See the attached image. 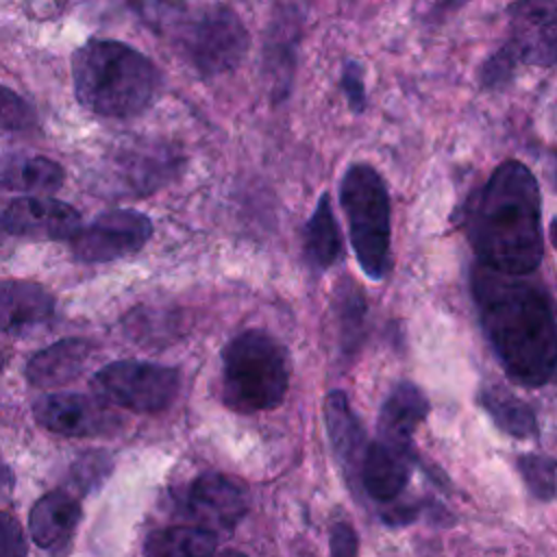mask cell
Instances as JSON below:
<instances>
[{
    "label": "cell",
    "mask_w": 557,
    "mask_h": 557,
    "mask_svg": "<svg viewBox=\"0 0 557 557\" xmlns=\"http://www.w3.org/2000/svg\"><path fill=\"white\" fill-rule=\"evenodd\" d=\"M479 315L500 366L516 383L542 387L557 363V329L548 292L522 276L479 268L472 274Z\"/></svg>",
    "instance_id": "cell-1"
},
{
    "label": "cell",
    "mask_w": 557,
    "mask_h": 557,
    "mask_svg": "<svg viewBox=\"0 0 557 557\" xmlns=\"http://www.w3.org/2000/svg\"><path fill=\"white\" fill-rule=\"evenodd\" d=\"M468 231L483 268L522 276L544 257L542 194L533 172L507 159L470 200Z\"/></svg>",
    "instance_id": "cell-2"
},
{
    "label": "cell",
    "mask_w": 557,
    "mask_h": 557,
    "mask_svg": "<svg viewBox=\"0 0 557 557\" xmlns=\"http://www.w3.org/2000/svg\"><path fill=\"white\" fill-rule=\"evenodd\" d=\"M76 100L102 117H135L161 89L157 65L137 48L115 39H89L72 54Z\"/></svg>",
    "instance_id": "cell-3"
},
{
    "label": "cell",
    "mask_w": 557,
    "mask_h": 557,
    "mask_svg": "<svg viewBox=\"0 0 557 557\" xmlns=\"http://www.w3.org/2000/svg\"><path fill=\"white\" fill-rule=\"evenodd\" d=\"M289 385L285 348L263 331L235 335L222 352L224 403L239 413L276 407Z\"/></svg>",
    "instance_id": "cell-4"
},
{
    "label": "cell",
    "mask_w": 557,
    "mask_h": 557,
    "mask_svg": "<svg viewBox=\"0 0 557 557\" xmlns=\"http://www.w3.org/2000/svg\"><path fill=\"white\" fill-rule=\"evenodd\" d=\"M355 259L363 274L381 281L389 268V194L370 163H350L339 183Z\"/></svg>",
    "instance_id": "cell-5"
},
{
    "label": "cell",
    "mask_w": 557,
    "mask_h": 557,
    "mask_svg": "<svg viewBox=\"0 0 557 557\" xmlns=\"http://www.w3.org/2000/svg\"><path fill=\"white\" fill-rule=\"evenodd\" d=\"M176 44L187 63L213 78L233 72L250 48V35L242 17L226 4H207L178 26Z\"/></svg>",
    "instance_id": "cell-6"
},
{
    "label": "cell",
    "mask_w": 557,
    "mask_h": 557,
    "mask_svg": "<svg viewBox=\"0 0 557 557\" xmlns=\"http://www.w3.org/2000/svg\"><path fill=\"white\" fill-rule=\"evenodd\" d=\"M94 389L100 398L139 413L168 409L181 387L174 368L148 361H113L94 374Z\"/></svg>",
    "instance_id": "cell-7"
},
{
    "label": "cell",
    "mask_w": 557,
    "mask_h": 557,
    "mask_svg": "<svg viewBox=\"0 0 557 557\" xmlns=\"http://www.w3.org/2000/svg\"><path fill=\"white\" fill-rule=\"evenodd\" d=\"M152 235V222L135 209H113L100 213L70 239L72 252L85 263H107L128 257L146 246Z\"/></svg>",
    "instance_id": "cell-8"
},
{
    "label": "cell",
    "mask_w": 557,
    "mask_h": 557,
    "mask_svg": "<svg viewBox=\"0 0 557 557\" xmlns=\"http://www.w3.org/2000/svg\"><path fill=\"white\" fill-rule=\"evenodd\" d=\"M35 420L65 437H96L111 433L120 422L104 403L85 394H46L33 405Z\"/></svg>",
    "instance_id": "cell-9"
},
{
    "label": "cell",
    "mask_w": 557,
    "mask_h": 557,
    "mask_svg": "<svg viewBox=\"0 0 557 557\" xmlns=\"http://www.w3.org/2000/svg\"><path fill=\"white\" fill-rule=\"evenodd\" d=\"M0 224L7 233L28 239L61 242L72 239L81 228V213L57 198L22 196L9 202Z\"/></svg>",
    "instance_id": "cell-10"
},
{
    "label": "cell",
    "mask_w": 557,
    "mask_h": 557,
    "mask_svg": "<svg viewBox=\"0 0 557 557\" xmlns=\"http://www.w3.org/2000/svg\"><path fill=\"white\" fill-rule=\"evenodd\" d=\"M185 509L198 527L211 531H228L244 518L248 498L244 485L233 476L207 472L189 485Z\"/></svg>",
    "instance_id": "cell-11"
},
{
    "label": "cell",
    "mask_w": 557,
    "mask_h": 557,
    "mask_svg": "<svg viewBox=\"0 0 557 557\" xmlns=\"http://www.w3.org/2000/svg\"><path fill=\"white\" fill-rule=\"evenodd\" d=\"M413 453L409 444L376 437L361 455L363 490L374 500H394L409 483Z\"/></svg>",
    "instance_id": "cell-12"
},
{
    "label": "cell",
    "mask_w": 557,
    "mask_h": 557,
    "mask_svg": "<svg viewBox=\"0 0 557 557\" xmlns=\"http://www.w3.org/2000/svg\"><path fill=\"white\" fill-rule=\"evenodd\" d=\"M81 522V503L67 492L54 490L44 494L30 509L28 531L33 542L44 550H61L74 537Z\"/></svg>",
    "instance_id": "cell-13"
},
{
    "label": "cell",
    "mask_w": 557,
    "mask_h": 557,
    "mask_svg": "<svg viewBox=\"0 0 557 557\" xmlns=\"http://www.w3.org/2000/svg\"><path fill=\"white\" fill-rule=\"evenodd\" d=\"M91 344L78 337H67L35 352L24 368V374L33 387L54 389L74 381L87 366Z\"/></svg>",
    "instance_id": "cell-14"
},
{
    "label": "cell",
    "mask_w": 557,
    "mask_h": 557,
    "mask_svg": "<svg viewBox=\"0 0 557 557\" xmlns=\"http://www.w3.org/2000/svg\"><path fill=\"white\" fill-rule=\"evenodd\" d=\"M54 313V296L39 283L0 281V331H24L44 324Z\"/></svg>",
    "instance_id": "cell-15"
},
{
    "label": "cell",
    "mask_w": 557,
    "mask_h": 557,
    "mask_svg": "<svg viewBox=\"0 0 557 557\" xmlns=\"http://www.w3.org/2000/svg\"><path fill=\"white\" fill-rule=\"evenodd\" d=\"M429 413V400L413 383H398L385 398L379 416V437L409 444Z\"/></svg>",
    "instance_id": "cell-16"
},
{
    "label": "cell",
    "mask_w": 557,
    "mask_h": 557,
    "mask_svg": "<svg viewBox=\"0 0 557 557\" xmlns=\"http://www.w3.org/2000/svg\"><path fill=\"white\" fill-rule=\"evenodd\" d=\"M178 154L170 146L148 144L126 152L120 159V170H124L126 185L135 194H146L172 178L176 170Z\"/></svg>",
    "instance_id": "cell-17"
},
{
    "label": "cell",
    "mask_w": 557,
    "mask_h": 557,
    "mask_svg": "<svg viewBox=\"0 0 557 557\" xmlns=\"http://www.w3.org/2000/svg\"><path fill=\"white\" fill-rule=\"evenodd\" d=\"M324 418L331 446L342 463L355 470L359 455H363V431L359 420L355 418L350 403L342 389L329 392L324 400Z\"/></svg>",
    "instance_id": "cell-18"
},
{
    "label": "cell",
    "mask_w": 557,
    "mask_h": 557,
    "mask_svg": "<svg viewBox=\"0 0 557 557\" xmlns=\"http://www.w3.org/2000/svg\"><path fill=\"white\" fill-rule=\"evenodd\" d=\"M65 181L63 168L41 154L7 157L0 161V185L17 191L52 194Z\"/></svg>",
    "instance_id": "cell-19"
},
{
    "label": "cell",
    "mask_w": 557,
    "mask_h": 557,
    "mask_svg": "<svg viewBox=\"0 0 557 557\" xmlns=\"http://www.w3.org/2000/svg\"><path fill=\"white\" fill-rule=\"evenodd\" d=\"M218 535L198 524L165 527L152 531L144 544V557H213Z\"/></svg>",
    "instance_id": "cell-20"
},
{
    "label": "cell",
    "mask_w": 557,
    "mask_h": 557,
    "mask_svg": "<svg viewBox=\"0 0 557 557\" xmlns=\"http://www.w3.org/2000/svg\"><path fill=\"white\" fill-rule=\"evenodd\" d=\"M479 403L492 422L507 435L518 440L537 435V420L531 407L503 385H485L479 392Z\"/></svg>",
    "instance_id": "cell-21"
},
{
    "label": "cell",
    "mask_w": 557,
    "mask_h": 557,
    "mask_svg": "<svg viewBox=\"0 0 557 557\" xmlns=\"http://www.w3.org/2000/svg\"><path fill=\"white\" fill-rule=\"evenodd\" d=\"M305 252L311 265L324 270L342 257V233L331 207L329 194H322L307 226H305Z\"/></svg>",
    "instance_id": "cell-22"
},
{
    "label": "cell",
    "mask_w": 557,
    "mask_h": 557,
    "mask_svg": "<svg viewBox=\"0 0 557 557\" xmlns=\"http://www.w3.org/2000/svg\"><path fill=\"white\" fill-rule=\"evenodd\" d=\"M518 470L540 500H553L555 496V461L546 455H522L518 457Z\"/></svg>",
    "instance_id": "cell-23"
},
{
    "label": "cell",
    "mask_w": 557,
    "mask_h": 557,
    "mask_svg": "<svg viewBox=\"0 0 557 557\" xmlns=\"http://www.w3.org/2000/svg\"><path fill=\"white\" fill-rule=\"evenodd\" d=\"M337 309H339V322H342V337H344V344H348L350 348L361 337L363 315H366V300L352 283L342 285L337 296Z\"/></svg>",
    "instance_id": "cell-24"
},
{
    "label": "cell",
    "mask_w": 557,
    "mask_h": 557,
    "mask_svg": "<svg viewBox=\"0 0 557 557\" xmlns=\"http://www.w3.org/2000/svg\"><path fill=\"white\" fill-rule=\"evenodd\" d=\"M37 122L35 109L17 96L13 89L0 83V128L4 131H26Z\"/></svg>",
    "instance_id": "cell-25"
},
{
    "label": "cell",
    "mask_w": 557,
    "mask_h": 557,
    "mask_svg": "<svg viewBox=\"0 0 557 557\" xmlns=\"http://www.w3.org/2000/svg\"><path fill=\"white\" fill-rule=\"evenodd\" d=\"M342 91L346 96L348 107L355 113H361L366 109V81H363V67L357 61H346L342 70Z\"/></svg>",
    "instance_id": "cell-26"
},
{
    "label": "cell",
    "mask_w": 557,
    "mask_h": 557,
    "mask_svg": "<svg viewBox=\"0 0 557 557\" xmlns=\"http://www.w3.org/2000/svg\"><path fill=\"white\" fill-rule=\"evenodd\" d=\"M26 537L22 524L7 511H0V557H26Z\"/></svg>",
    "instance_id": "cell-27"
},
{
    "label": "cell",
    "mask_w": 557,
    "mask_h": 557,
    "mask_svg": "<svg viewBox=\"0 0 557 557\" xmlns=\"http://www.w3.org/2000/svg\"><path fill=\"white\" fill-rule=\"evenodd\" d=\"M331 557H357V535L350 524H335L331 529Z\"/></svg>",
    "instance_id": "cell-28"
},
{
    "label": "cell",
    "mask_w": 557,
    "mask_h": 557,
    "mask_svg": "<svg viewBox=\"0 0 557 557\" xmlns=\"http://www.w3.org/2000/svg\"><path fill=\"white\" fill-rule=\"evenodd\" d=\"M7 485H11V470L4 463H0V487H7Z\"/></svg>",
    "instance_id": "cell-29"
},
{
    "label": "cell",
    "mask_w": 557,
    "mask_h": 557,
    "mask_svg": "<svg viewBox=\"0 0 557 557\" xmlns=\"http://www.w3.org/2000/svg\"><path fill=\"white\" fill-rule=\"evenodd\" d=\"M218 557H246V555L235 553V550H228V553H222V555H218Z\"/></svg>",
    "instance_id": "cell-30"
},
{
    "label": "cell",
    "mask_w": 557,
    "mask_h": 557,
    "mask_svg": "<svg viewBox=\"0 0 557 557\" xmlns=\"http://www.w3.org/2000/svg\"><path fill=\"white\" fill-rule=\"evenodd\" d=\"M2 368H4V357H2V352H0V372H2Z\"/></svg>",
    "instance_id": "cell-31"
}]
</instances>
